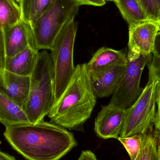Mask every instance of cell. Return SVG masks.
Returning a JSON list of instances; mask_svg holds the SVG:
<instances>
[{
  "mask_svg": "<svg viewBox=\"0 0 160 160\" xmlns=\"http://www.w3.org/2000/svg\"><path fill=\"white\" fill-rule=\"evenodd\" d=\"M114 2L129 27L149 20L137 0H114Z\"/></svg>",
  "mask_w": 160,
  "mask_h": 160,
  "instance_id": "2e32d148",
  "label": "cell"
},
{
  "mask_svg": "<svg viewBox=\"0 0 160 160\" xmlns=\"http://www.w3.org/2000/svg\"><path fill=\"white\" fill-rule=\"evenodd\" d=\"M127 63V56L123 52L102 47L94 53L87 67L92 75L116 67L126 66Z\"/></svg>",
  "mask_w": 160,
  "mask_h": 160,
  "instance_id": "7c38bea8",
  "label": "cell"
},
{
  "mask_svg": "<svg viewBox=\"0 0 160 160\" xmlns=\"http://www.w3.org/2000/svg\"><path fill=\"white\" fill-rule=\"evenodd\" d=\"M52 0H21L19 2L23 20L33 25L49 5Z\"/></svg>",
  "mask_w": 160,
  "mask_h": 160,
  "instance_id": "ac0fdd59",
  "label": "cell"
},
{
  "mask_svg": "<svg viewBox=\"0 0 160 160\" xmlns=\"http://www.w3.org/2000/svg\"><path fill=\"white\" fill-rule=\"evenodd\" d=\"M157 80L149 79L139 98L127 109L119 137L144 134L154 126L156 117L155 87Z\"/></svg>",
  "mask_w": 160,
  "mask_h": 160,
  "instance_id": "52a82bcc",
  "label": "cell"
},
{
  "mask_svg": "<svg viewBox=\"0 0 160 160\" xmlns=\"http://www.w3.org/2000/svg\"><path fill=\"white\" fill-rule=\"evenodd\" d=\"M30 84L31 77L16 75L5 69L0 76V88L22 108L28 99Z\"/></svg>",
  "mask_w": 160,
  "mask_h": 160,
  "instance_id": "8fae6325",
  "label": "cell"
},
{
  "mask_svg": "<svg viewBox=\"0 0 160 160\" xmlns=\"http://www.w3.org/2000/svg\"><path fill=\"white\" fill-rule=\"evenodd\" d=\"M155 98L156 103L158 105L156 112L154 126L155 129L160 133V81H157L155 87Z\"/></svg>",
  "mask_w": 160,
  "mask_h": 160,
  "instance_id": "603a6c76",
  "label": "cell"
},
{
  "mask_svg": "<svg viewBox=\"0 0 160 160\" xmlns=\"http://www.w3.org/2000/svg\"><path fill=\"white\" fill-rule=\"evenodd\" d=\"M39 51L28 47L13 57L6 58L5 69L16 75L31 77L37 61Z\"/></svg>",
  "mask_w": 160,
  "mask_h": 160,
  "instance_id": "5bb4252c",
  "label": "cell"
},
{
  "mask_svg": "<svg viewBox=\"0 0 160 160\" xmlns=\"http://www.w3.org/2000/svg\"><path fill=\"white\" fill-rule=\"evenodd\" d=\"M6 59L3 29L0 27V76L4 71Z\"/></svg>",
  "mask_w": 160,
  "mask_h": 160,
  "instance_id": "cb8c5ba5",
  "label": "cell"
},
{
  "mask_svg": "<svg viewBox=\"0 0 160 160\" xmlns=\"http://www.w3.org/2000/svg\"><path fill=\"white\" fill-rule=\"evenodd\" d=\"M78 160H98L95 154L90 150L82 151Z\"/></svg>",
  "mask_w": 160,
  "mask_h": 160,
  "instance_id": "4316f807",
  "label": "cell"
},
{
  "mask_svg": "<svg viewBox=\"0 0 160 160\" xmlns=\"http://www.w3.org/2000/svg\"><path fill=\"white\" fill-rule=\"evenodd\" d=\"M3 32L6 58L13 57L28 47L37 49L32 25L22 18L3 28Z\"/></svg>",
  "mask_w": 160,
  "mask_h": 160,
  "instance_id": "9c48e42d",
  "label": "cell"
},
{
  "mask_svg": "<svg viewBox=\"0 0 160 160\" xmlns=\"http://www.w3.org/2000/svg\"><path fill=\"white\" fill-rule=\"evenodd\" d=\"M78 27L75 18L68 21L56 37L50 50L56 100L63 92L74 74L73 53Z\"/></svg>",
  "mask_w": 160,
  "mask_h": 160,
  "instance_id": "5b68a950",
  "label": "cell"
},
{
  "mask_svg": "<svg viewBox=\"0 0 160 160\" xmlns=\"http://www.w3.org/2000/svg\"><path fill=\"white\" fill-rule=\"evenodd\" d=\"M148 65L149 70V79L160 81V59L153 56L152 61Z\"/></svg>",
  "mask_w": 160,
  "mask_h": 160,
  "instance_id": "7402d4cb",
  "label": "cell"
},
{
  "mask_svg": "<svg viewBox=\"0 0 160 160\" xmlns=\"http://www.w3.org/2000/svg\"><path fill=\"white\" fill-rule=\"evenodd\" d=\"M22 18L20 7L15 0H0V27L11 26Z\"/></svg>",
  "mask_w": 160,
  "mask_h": 160,
  "instance_id": "d6986e66",
  "label": "cell"
},
{
  "mask_svg": "<svg viewBox=\"0 0 160 160\" xmlns=\"http://www.w3.org/2000/svg\"><path fill=\"white\" fill-rule=\"evenodd\" d=\"M81 5L94 6H102L106 4V0H76Z\"/></svg>",
  "mask_w": 160,
  "mask_h": 160,
  "instance_id": "d4e9b609",
  "label": "cell"
},
{
  "mask_svg": "<svg viewBox=\"0 0 160 160\" xmlns=\"http://www.w3.org/2000/svg\"><path fill=\"white\" fill-rule=\"evenodd\" d=\"M126 112V109L111 103L102 107L95 121L94 130L97 136L103 139H118Z\"/></svg>",
  "mask_w": 160,
  "mask_h": 160,
  "instance_id": "ba28073f",
  "label": "cell"
},
{
  "mask_svg": "<svg viewBox=\"0 0 160 160\" xmlns=\"http://www.w3.org/2000/svg\"><path fill=\"white\" fill-rule=\"evenodd\" d=\"M4 136L28 160H59L78 145L73 133L44 120L6 127Z\"/></svg>",
  "mask_w": 160,
  "mask_h": 160,
  "instance_id": "6da1fadb",
  "label": "cell"
},
{
  "mask_svg": "<svg viewBox=\"0 0 160 160\" xmlns=\"http://www.w3.org/2000/svg\"><path fill=\"white\" fill-rule=\"evenodd\" d=\"M106 1H112V2H114V0H106Z\"/></svg>",
  "mask_w": 160,
  "mask_h": 160,
  "instance_id": "f546056e",
  "label": "cell"
},
{
  "mask_svg": "<svg viewBox=\"0 0 160 160\" xmlns=\"http://www.w3.org/2000/svg\"><path fill=\"white\" fill-rule=\"evenodd\" d=\"M126 66H118L90 75L92 87L97 98L108 97L115 91Z\"/></svg>",
  "mask_w": 160,
  "mask_h": 160,
  "instance_id": "4fadbf2b",
  "label": "cell"
},
{
  "mask_svg": "<svg viewBox=\"0 0 160 160\" xmlns=\"http://www.w3.org/2000/svg\"><path fill=\"white\" fill-rule=\"evenodd\" d=\"M152 53L153 56L160 59V29L157 33L154 42V48Z\"/></svg>",
  "mask_w": 160,
  "mask_h": 160,
  "instance_id": "484cf974",
  "label": "cell"
},
{
  "mask_svg": "<svg viewBox=\"0 0 160 160\" xmlns=\"http://www.w3.org/2000/svg\"><path fill=\"white\" fill-rule=\"evenodd\" d=\"M160 29V21L148 20L129 27V50L145 56L152 54L157 33Z\"/></svg>",
  "mask_w": 160,
  "mask_h": 160,
  "instance_id": "30bf717a",
  "label": "cell"
},
{
  "mask_svg": "<svg viewBox=\"0 0 160 160\" xmlns=\"http://www.w3.org/2000/svg\"><path fill=\"white\" fill-rule=\"evenodd\" d=\"M55 100L53 63L50 54L43 50L31 75L30 92L23 108L30 123L43 121Z\"/></svg>",
  "mask_w": 160,
  "mask_h": 160,
  "instance_id": "3957f363",
  "label": "cell"
},
{
  "mask_svg": "<svg viewBox=\"0 0 160 160\" xmlns=\"http://www.w3.org/2000/svg\"><path fill=\"white\" fill-rule=\"evenodd\" d=\"M159 131H153V126L142 134V142L136 160H160V137Z\"/></svg>",
  "mask_w": 160,
  "mask_h": 160,
  "instance_id": "e0dca14e",
  "label": "cell"
},
{
  "mask_svg": "<svg viewBox=\"0 0 160 160\" xmlns=\"http://www.w3.org/2000/svg\"><path fill=\"white\" fill-rule=\"evenodd\" d=\"M0 160H16V159L7 153H4L0 150Z\"/></svg>",
  "mask_w": 160,
  "mask_h": 160,
  "instance_id": "83f0119b",
  "label": "cell"
},
{
  "mask_svg": "<svg viewBox=\"0 0 160 160\" xmlns=\"http://www.w3.org/2000/svg\"><path fill=\"white\" fill-rule=\"evenodd\" d=\"M80 6L76 0H52L47 9L32 26L38 51L50 50L64 25L78 15Z\"/></svg>",
  "mask_w": 160,
  "mask_h": 160,
  "instance_id": "277c9868",
  "label": "cell"
},
{
  "mask_svg": "<svg viewBox=\"0 0 160 160\" xmlns=\"http://www.w3.org/2000/svg\"><path fill=\"white\" fill-rule=\"evenodd\" d=\"M143 135L136 134L127 137H118V140L125 148L131 160H136L141 150Z\"/></svg>",
  "mask_w": 160,
  "mask_h": 160,
  "instance_id": "ffe728a7",
  "label": "cell"
},
{
  "mask_svg": "<svg viewBox=\"0 0 160 160\" xmlns=\"http://www.w3.org/2000/svg\"><path fill=\"white\" fill-rule=\"evenodd\" d=\"M0 122L5 127L30 123L23 108L0 88Z\"/></svg>",
  "mask_w": 160,
  "mask_h": 160,
  "instance_id": "9a60e30c",
  "label": "cell"
},
{
  "mask_svg": "<svg viewBox=\"0 0 160 160\" xmlns=\"http://www.w3.org/2000/svg\"><path fill=\"white\" fill-rule=\"evenodd\" d=\"M97 98L86 63L75 67L67 86L55 100L48 114L51 123L69 130L83 131L91 116Z\"/></svg>",
  "mask_w": 160,
  "mask_h": 160,
  "instance_id": "7a4b0ae2",
  "label": "cell"
},
{
  "mask_svg": "<svg viewBox=\"0 0 160 160\" xmlns=\"http://www.w3.org/2000/svg\"><path fill=\"white\" fill-rule=\"evenodd\" d=\"M149 20L160 21V0H137Z\"/></svg>",
  "mask_w": 160,
  "mask_h": 160,
  "instance_id": "44dd1931",
  "label": "cell"
},
{
  "mask_svg": "<svg viewBox=\"0 0 160 160\" xmlns=\"http://www.w3.org/2000/svg\"><path fill=\"white\" fill-rule=\"evenodd\" d=\"M152 58V54L145 56L129 50L126 69L109 103L126 110L134 104L143 91L140 87L143 70Z\"/></svg>",
  "mask_w": 160,
  "mask_h": 160,
  "instance_id": "8992f818",
  "label": "cell"
},
{
  "mask_svg": "<svg viewBox=\"0 0 160 160\" xmlns=\"http://www.w3.org/2000/svg\"><path fill=\"white\" fill-rule=\"evenodd\" d=\"M15 1H16L18 3H19V2H20L21 0H15Z\"/></svg>",
  "mask_w": 160,
  "mask_h": 160,
  "instance_id": "f1b7e54d",
  "label": "cell"
}]
</instances>
